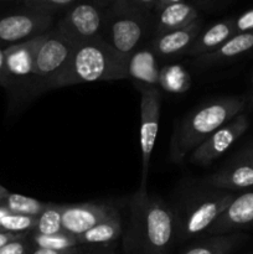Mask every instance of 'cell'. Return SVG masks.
Wrapping results in <instances>:
<instances>
[{
	"mask_svg": "<svg viewBox=\"0 0 253 254\" xmlns=\"http://www.w3.org/2000/svg\"><path fill=\"white\" fill-rule=\"evenodd\" d=\"M30 237V236H29ZM32 245L27 237L11 241L0 248V254H30Z\"/></svg>",
	"mask_w": 253,
	"mask_h": 254,
	"instance_id": "obj_28",
	"label": "cell"
},
{
	"mask_svg": "<svg viewBox=\"0 0 253 254\" xmlns=\"http://www.w3.org/2000/svg\"><path fill=\"white\" fill-rule=\"evenodd\" d=\"M236 34L233 19L221 20L202 30L188 51V56L198 57L210 54Z\"/></svg>",
	"mask_w": 253,
	"mask_h": 254,
	"instance_id": "obj_18",
	"label": "cell"
},
{
	"mask_svg": "<svg viewBox=\"0 0 253 254\" xmlns=\"http://www.w3.org/2000/svg\"><path fill=\"white\" fill-rule=\"evenodd\" d=\"M201 31H202V24L198 19L183 29L158 35L151 40L149 46L151 47V50L155 52L159 59H175L181 55L188 54Z\"/></svg>",
	"mask_w": 253,
	"mask_h": 254,
	"instance_id": "obj_14",
	"label": "cell"
},
{
	"mask_svg": "<svg viewBox=\"0 0 253 254\" xmlns=\"http://www.w3.org/2000/svg\"><path fill=\"white\" fill-rule=\"evenodd\" d=\"M236 34L253 31V7L233 19Z\"/></svg>",
	"mask_w": 253,
	"mask_h": 254,
	"instance_id": "obj_29",
	"label": "cell"
},
{
	"mask_svg": "<svg viewBox=\"0 0 253 254\" xmlns=\"http://www.w3.org/2000/svg\"><path fill=\"white\" fill-rule=\"evenodd\" d=\"M158 21L155 25V36L174 30L183 29L198 20V10L195 5L188 1H181L166 6L158 12Z\"/></svg>",
	"mask_w": 253,
	"mask_h": 254,
	"instance_id": "obj_19",
	"label": "cell"
},
{
	"mask_svg": "<svg viewBox=\"0 0 253 254\" xmlns=\"http://www.w3.org/2000/svg\"><path fill=\"white\" fill-rule=\"evenodd\" d=\"M122 232H123L122 216L121 213L117 212L116 215L111 216L103 222L98 223L87 232L77 236V241H78L79 246L87 245L107 247V246L117 242L122 236Z\"/></svg>",
	"mask_w": 253,
	"mask_h": 254,
	"instance_id": "obj_21",
	"label": "cell"
},
{
	"mask_svg": "<svg viewBox=\"0 0 253 254\" xmlns=\"http://www.w3.org/2000/svg\"><path fill=\"white\" fill-rule=\"evenodd\" d=\"M126 1H128V0H126Z\"/></svg>",
	"mask_w": 253,
	"mask_h": 254,
	"instance_id": "obj_44",
	"label": "cell"
},
{
	"mask_svg": "<svg viewBox=\"0 0 253 254\" xmlns=\"http://www.w3.org/2000/svg\"><path fill=\"white\" fill-rule=\"evenodd\" d=\"M248 240L242 232L206 236V238L189 246L180 254H230Z\"/></svg>",
	"mask_w": 253,
	"mask_h": 254,
	"instance_id": "obj_20",
	"label": "cell"
},
{
	"mask_svg": "<svg viewBox=\"0 0 253 254\" xmlns=\"http://www.w3.org/2000/svg\"><path fill=\"white\" fill-rule=\"evenodd\" d=\"M14 1H17V0H0V6H4V5H7L10 4V2H14Z\"/></svg>",
	"mask_w": 253,
	"mask_h": 254,
	"instance_id": "obj_39",
	"label": "cell"
},
{
	"mask_svg": "<svg viewBox=\"0 0 253 254\" xmlns=\"http://www.w3.org/2000/svg\"><path fill=\"white\" fill-rule=\"evenodd\" d=\"M130 218L124 237L128 254H169L176 241L175 213L160 197L139 189L129 201Z\"/></svg>",
	"mask_w": 253,
	"mask_h": 254,
	"instance_id": "obj_1",
	"label": "cell"
},
{
	"mask_svg": "<svg viewBox=\"0 0 253 254\" xmlns=\"http://www.w3.org/2000/svg\"><path fill=\"white\" fill-rule=\"evenodd\" d=\"M242 151H243V153H246V154H250V155H253V144H252V145L247 146L246 149H243Z\"/></svg>",
	"mask_w": 253,
	"mask_h": 254,
	"instance_id": "obj_37",
	"label": "cell"
},
{
	"mask_svg": "<svg viewBox=\"0 0 253 254\" xmlns=\"http://www.w3.org/2000/svg\"><path fill=\"white\" fill-rule=\"evenodd\" d=\"M181 1H184V0H156L155 7H154V11L158 14V12H160L161 10L165 9L166 6H169V5L178 4V2H181Z\"/></svg>",
	"mask_w": 253,
	"mask_h": 254,
	"instance_id": "obj_34",
	"label": "cell"
},
{
	"mask_svg": "<svg viewBox=\"0 0 253 254\" xmlns=\"http://www.w3.org/2000/svg\"><path fill=\"white\" fill-rule=\"evenodd\" d=\"M250 227H253V188L235 196L206 236L241 232Z\"/></svg>",
	"mask_w": 253,
	"mask_h": 254,
	"instance_id": "obj_13",
	"label": "cell"
},
{
	"mask_svg": "<svg viewBox=\"0 0 253 254\" xmlns=\"http://www.w3.org/2000/svg\"><path fill=\"white\" fill-rule=\"evenodd\" d=\"M0 86L7 88L9 82H7L6 68H5V57H4V49L0 46Z\"/></svg>",
	"mask_w": 253,
	"mask_h": 254,
	"instance_id": "obj_33",
	"label": "cell"
},
{
	"mask_svg": "<svg viewBox=\"0 0 253 254\" xmlns=\"http://www.w3.org/2000/svg\"><path fill=\"white\" fill-rule=\"evenodd\" d=\"M235 193L217 189H197L179 201L173 208L176 220V241L185 242L206 236L235 198Z\"/></svg>",
	"mask_w": 253,
	"mask_h": 254,
	"instance_id": "obj_4",
	"label": "cell"
},
{
	"mask_svg": "<svg viewBox=\"0 0 253 254\" xmlns=\"http://www.w3.org/2000/svg\"><path fill=\"white\" fill-rule=\"evenodd\" d=\"M36 217L7 212L0 221V231L11 233H31L34 231Z\"/></svg>",
	"mask_w": 253,
	"mask_h": 254,
	"instance_id": "obj_26",
	"label": "cell"
},
{
	"mask_svg": "<svg viewBox=\"0 0 253 254\" xmlns=\"http://www.w3.org/2000/svg\"><path fill=\"white\" fill-rule=\"evenodd\" d=\"M128 2L140 11L149 14L155 7L156 0H128Z\"/></svg>",
	"mask_w": 253,
	"mask_h": 254,
	"instance_id": "obj_30",
	"label": "cell"
},
{
	"mask_svg": "<svg viewBox=\"0 0 253 254\" xmlns=\"http://www.w3.org/2000/svg\"><path fill=\"white\" fill-rule=\"evenodd\" d=\"M62 208L60 203H47L45 210L36 217L32 232L39 235H56L62 230Z\"/></svg>",
	"mask_w": 253,
	"mask_h": 254,
	"instance_id": "obj_24",
	"label": "cell"
},
{
	"mask_svg": "<svg viewBox=\"0 0 253 254\" xmlns=\"http://www.w3.org/2000/svg\"><path fill=\"white\" fill-rule=\"evenodd\" d=\"M30 254H81L79 247L71 248V250L56 251V250H45V248H34L32 247Z\"/></svg>",
	"mask_w": 253,
	"mask_h": 254,
	"instance_id": "obj_31",
	"label": "cell"
},
{
	"mask_svg": "<svg viewBox=\"0 0 253 254\" xmlns=\"http://www.w3.org/2000/svg\"><path fill=\"white\" fill-rule=\"evenodd\" d=\"M30 233H11V232H1L0 231V248L5 246L6 243L11 242V241L20 240V238L29 237Z\"/></svg>",
	"mask_w": 253,
	"mask_h": 254,
	"instance_id": "obj_32",
	"label": "cell"
},
{
	"mask_svg": "<svg viewBox=\"0 0 253 254\" xmlns=\"http://www.w3.org/2000/svg\"><path fill=\"white\" fill-rule=\"evenodd\" d=\"M252 50L253 31L240 32V34H235L232 37H230L225 44L221 45L215 51L196 57L193 60V64L200 67V68H206V67L215 66V64L238 59V57L251 52Z\"/></svg>",
	"mask_w": 253,
	"mask_h": 254,
	"instance_id": "obj_16",
	"label": "cell"
},
{
	"mask_svg": "<svg viewBox=\"0 0 253 254\" xmlns=\"http://www.w3.org/2000/svg\"><path fill=\"white\" fill-rule=\"evenodd\" d=\"M158 86L169 93H185L191 87V76L181 64H166L160 68Z\"/></svg>",
	"mask_w": 253,
	"mask_h": 254,
	"instance_id": "obj_22",
	"label": "cell"
},
{
	"mask_svg": "<svg viewBox=\"0 0 253 254\" xmlns=\"http://www.w3.org/2000/svg\"><path fill=\"white\" fill-rule=\"evenodd\" d=\"M41 37L42 35L4 49L5 68L9 82L7 88L30 86L35 91V56Z\"/></svg>",
	"mask_w": 253,
	"mask_h": 254,
	"instance_id": "obj_11",
	"label": "cell"
},
{
	"mask_svg": "<svg viewBox=\"0 0 253 254\" xmlns=\"http://www.w3.org/2000/svg\"><path fill=\"white\" fill-rule=\"evenodd\" d=\"M0 206L6 208L11 213L37 217L45 210L47 203L41 202L34 197L20 195V193H12L9 191L5 195L0 196Z\"/></svg>",
	"mask_w": 253,
	"mask_h": 254,
	"instance_id": "obj_23",
	"label": "cell"
},
{
	"mask_svg": "<svg viewBox=\"0 0 253 254\" xmlns=\"http://www.w3.org/2000/svg\"><path fill=\"white\" fill-rule=\"evenodd\" d=\"M128 60L119 55L103 37L74 46L71 61L54 89L92 82L128 78Z\"/></svg>",
	"mask_w": 253,
	"mask_h": 254,
	"instance_id": "obj_3",
	"label": "cell"
},
{
	"mask_svg": "<svg viewBox=\"0 0 253 254\" xmlns=\"http://www.w3.org/2000/svg\"><path fill=\"white\" fill-rule=\"evenodd\" d=\"M200 1H205V2H208V1H215V0H200Z\"/></svg>",
	"mask_w": 253,
	"mask_h": 254,
	"instance_id": "obj_42",
	"label": "cell"
},
{
	"mask_svg": "<svg viewBox=\"0 0 253 254\" xmlns=\"http://www.w3.org/2000/svg\"><path fill=\"white\" fill-rule=\"evenodd\" d=\"M159 57L150 46L140 47L128 59V78L136 81V86L159 87Z\"/></svg>",
	"mask_w": 253,
	"mask_h": 254,
	"instance_id": "obj_17",
	"label": "cell"
},
{
	"mask_svg": "<svg viewBox=\"0 0 253 254\" xmlns=\"http://www.w3.org/2000/svg\"><path fill=\"white\" fill-rule=\"evenodd\" d=\"M252 81H253V77H252Z\"/></svg>",
	"mask_w": 253,
	"mask_h": 254,
	"instance_id": "obj_43",
	"label": "cell"
},
{
	"mask_svg": "<svg viewBox=\"0 0 253 254\" xmlns=\"http://www.w3.org/2000/svg\"><path fill=\"white\" fill-rule=\"evenodd\" d=\"M232 161H240V163H246L248 165H251L253 168V155H250V154H246L243 151H240L235 158L232 159Z\"/></svg>",
	"mask_w": 253,
	"mask_h": 254,
	"instance_id": "obj_35",
	"label": "cell"
},
{
	"mask_svg": "<svg viewBox=\"0 0 253 254\" xmlns=\"http://www.w3.org/2000/svg\"><path fill=\"white\" fill-rule=\"evenodd\" d=\"M7 212H9V211H7L6 208H4V207H1V206H0V221H1L2 218H4V216L6 215Z\"/></svg>",
	"mask_w": 253,
	"mask_h": 254,
	"instance_id": "obj_38",
	"label": "cell"
},
{
	"mask_svg": "<svg viewBox=\"0 0 253 254\" xmlns=\"http://www.w3.org/2000/svg\"><path fill=\"white\" fill-rule=\"evenodd\" d=\"M140 91V130L139 146L141 153V190H145L151 154L155 146L161 112V91L159 87L136 86Z\"/></svg>",
	"mask_w": 253,
	"mask_h": 254,
	"instance_id": "obj_9",
	"label": "cell"
},
{
	"mask_svg": "<svg viewBox=\"0 0 253 254\" xmlns=\"http://www.w3.org/2000/svg\"><path fill=\"white\" fill-rule=\"evenodd\" d=\"M30 242L34 248H45V250L64 251L79 247L76 236L66 232H60L56 235H39V233L31 232Z\"/></svg>",
	"mask_w": 253,
	"mask_h": 254,
	"instance_id": "obj_25",
	"label": "cell"
},
{
	"mask_svg": "<svg viewBox=\"0 0 253 254\" xmlns=\"http://www.w3.org/2000/svg\"><path fill=\"white\" fill-rule=\"evenodd\" d=\"M248 104H250V106L253 108V93H252V96L250 97V99H248Z\"/></svg>",
	"mask_w": 253,
	"mask_h": 254,
	"instance_id": "obj_41",
	"label": "cell"
},
{
	"mask_svg": "<svg viewBox=\"0 0 253 254\" xmlns=\"http://www.w3.org/2000/svg\"><path fill=\"white\" fill-rule=\"evenodd\" d=\"M74 46L56 29L42 35L35 56V93L54 89L71 61Z\"/></svg>",
	"mask_w": 253,
	"mask_h": 254,
	"instance_id": "obj_6",
	"label": "cell"
},
{
	"mask_svg": "<svg viewBox=\"0 0 253 254\" xmlns=\"http://www.w3.org/2000/svg\"><path fill=\"white\" fill-rule=\"evenodd\" d=\"M55 15L24 7L0 15V46L11 45L41 36L52 29Z\"/></svg>",
	"mask_w": 253,
	"mask_h": 254,
	"instance_id": "obj_8",
	"label": "cell"
},
{
	"mask_svg": "<svg viewBox=\"0 0 253 254\" xmlns=\"http://www.w3.org/2000/svg\"><path fill=\"white\" fill-rule=\"evenodd\" d=\"M7 192H9V190H7L6 188H4L2 185H0V196L5 195V193H7Z\"/></svg>",
	"mask_w": 253,
	"mask_h": 254,
	"instance_id": "obj_40",
	"label": "cell"
},
{
	"mask_svg": "<svg viewBox=\"0 0 253 254\" xmlns=\"http://www.w3.org/2000/svg\"><path fill=\"white\" fill-rule=\"evenodd\" d=\"M149 24L148 12L140 11L126 0H113L107 9L102 37L128 60L133 52L140 49Z\"/></svg>",
	"mask_w": 253,
	"mask_h": 254,
	"instance_id": "obj_5",
	"label": "cell"
},
{
	"mask_svg": "<svg viewBox=\"0 0 253 254\" xmlns=\"http://www.w3.org/2000/svg\"><path fill=\"white\" fill-rule=\"evenodd\" d=\"M202 183L228 192L250 190L253 188V168L246 163L231 161L230 165L203 179Z\"/></svg>",
	"mask_w": 253,
	"mask_h": 254,
	"instance_id": "obj_15",
	"label": "cell"
},
{
	"mask_svg": "<svg viewBox=\"0 0 253 254\" xmlns=\"http://www.w3.org/2000/svg\"><path fill=\"white\" fill-rule=\"evenodd\" d=\"M77 1L78 0H20V4L24 7L56 15V12L62 11V10L66 11Z\"/></svg>",
	"mask_w": 253,
	"mask_h": 254,
	"instance_id": "obj_27",
	"label": "cell"
},
{
	"mask_svg": "<svg viewBox=\"0 0 253 254\" xmlns=\"http://www.w3.org/2000/svg\"><path fill=\"white\" fill-rule=\"evenodd\" d=\"M250 127V121L245 113L238 114L221 128L213 131L203 143H201L192 153L189 160L200 166H210L223 155Z\"/></svg>",
	"mask_w": 253,
	"mask_h": 254,
	"instance_id": "obj_10",
	"label": "cell"
},
{
	"mask_svg": "<svg viewBox=\"0 0 253 254\" xmlns=\"http://www.w3.org/2000/svg\"><path fill=\"white\" fill-rule=\"evenodd\" d=\"M117 212H119L118 208L109 203L83 202L63 205L62 230L77 237Z\"/></svg>",
	"mask_w": 253,
	"mask_h": 254,
	"instance_id": "obj_12",
	"label": "cell"
},
{
	"mask_svg": "<svg viewBox=\"0 0 253 254\" xmlns=\"http://www.w3.org/2000/svg\"><path fill=\"white\" fill-rule=\"evenodd\" d=\"M113 0H78L64 11L55 29L73 45L99 39L103 34L107 7Z\"/></svg>",
	"mask_w": 253,
	"mask_h": 254,
	"instance_id": "obj_7",
	"label": "cell"
},
{
	"mask_svg": "<svg viewBox=\"0 0 253 254\" xmlns=\"http://www.w3.org/2000/svg\"><path fill=\"white\" fill-rule=\"evenodd\" d=\"M94 254H117V253L114 252V250H111V248H108V250H103V251H101V252H97Z\"/></svg>",
	"mask_w": 253,
	"mask_h": 254,
	"instance_id": "obj_36",
	"label": "cell"
},
{
	"mask_svg": "<svg viewBox=\"0 0 253 254\" xmlns=\"http://www.w3.org/2000/svg\"><path fill=\"white\" fill-rule=\"evenodd\" d=\"M247 101L242 97L208 99L175 124L170 140L171 161L180 164L213 131L243 113Z\"/></svg>",
	"mask_w": 253,
	"mask_h": 254,
	"instance_id": "obj_2",
	"label": "cell"
}]
</instances>
